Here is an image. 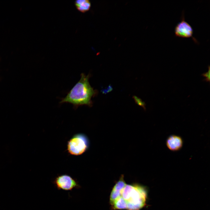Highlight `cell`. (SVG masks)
Masks as SVG:
<instances>
[{"label":"cell","instance_id":"cell-4","mask_svg":"<svg viewBox=\"0 0 210 210\" xmlns=\"http://www.w3.org/2000/svg\"><path fill=\"white\" fill-rule=\"evenodd\" d=\"M53 182L58 190L70 191L74 189H78L81 188L76 180L66 174L59 175L54 179Z\"/></svg>","mask_w":210,"mask_h":210},{"label":"cell","instance_id":"cell-7","mask_svg":"<svg viewBox=\"0 0 210 210\" xmlns=\"http://www.w3.org/2000/svg\"><path fill=\"white\" fill-rule=\"evenodd\" d=\"M75 4L77 10L83 13L88 11L91 6L90 2L88 0H76Z\"/></svg>","mask_w":210,"mask_h":210},{"label":"cell","instance_id":"cell-1","mask_svg":"<svg viewBox=\"0 0 210 210\" xmlns=\"http://www.w3.org/2000/svg\"><path fill=\"white\" fill-rule=\"evenodd\" d=\"M147 196L144 187L138 183L127 184L122 175L112 189L110 203L115 210H139L144 206Z\"/></svg>","mask_w":210,"mask_h":210},{"label":"cell","instance_id":"cell-6","mask_svg":"<svg viewBox=\"0 0 210 210\" xmlns=\"http://www.w3.org/2000/svg\"><path fill=\"white\" fill-rule=\"evenodd\" d=\"M166 145L169 149L172 151H177L180 149L182 147L183 141L179 136L172 135L167 139Z\"/></svg>","mask_w":210,"mask_h":210},{"label":"cell","instance_id":"cell-8","mask_svg":"<svg viewBox=\"0 0 210 210\" xmlns=\"http://www.w3.org/2000/svg\"><path fill=\"white\" fill-rule=\"evenodd\" d=\"M134 98L136 102L137 103L138 105L141 106L144 110L146 109L145 107L146 104L144 102L142 101L140 99L136 96H134Z\"/></svg>","mask_w":210,"mask_h":210},{"label":"cell","instance_id":"cell-2","mask_svg":"<svg viewBox=\"0 0 210 210\" xmlns=\"http://www.w3.org/2000/svg\"><path fill=\"white\" fill-rule=\"evenodd\" d=\"M89 75L82 73L80 80L63 98L60 103H68L73 104L75 108L84 105L91 106V98L95 93L89 81Z\"/></svg>","mask_w":210,"mask_h":210},{"label":"cell","instance_id":"cell-3","mask_svg":"<svg viewBox=\"0 0 210 210\" xmlns=\"http://www.w3.org/2000/svg\"><path fill=\"white\" fill-rule=\"evenodd\" d=\"M89 143L88 139L86 135L83 134H77L68 141L67 150L71 155H80L88 149Z\"/></svg>","mask_w":210,"mask_h":210},{"label":"cell","instance_id":"cell-5","mask_svg":"<svg viewBox=\"0 0 210 210\" xmlns=\"http://www.w3.org/2000/svg\"><path fill=\"white\" fill-rule=\"evenodd\" d=\"M174 33L176 36L178 37H192L195 42H197L196 40L193 37V29L189 23L185 20L183 14L181 21L177 24L175 27Z\"/></svg>","mask_w":210,"mask_h":210},{"label":"cell","instance_id":"cell-9","mask_svg":"<svg viewBox=\"0 0 210 210\" xmlns=\"http://www.w3.org/2000/svg\"><path fill=\"white\" fill-rule=\"evenodd\" d=\"M210 66H208V71L202 74L201 75L203 76L205 78L203 80L204 81H205L206 82H210Z\"/></svg>","mask_w":210,"mask_h":210}]
</instances>
